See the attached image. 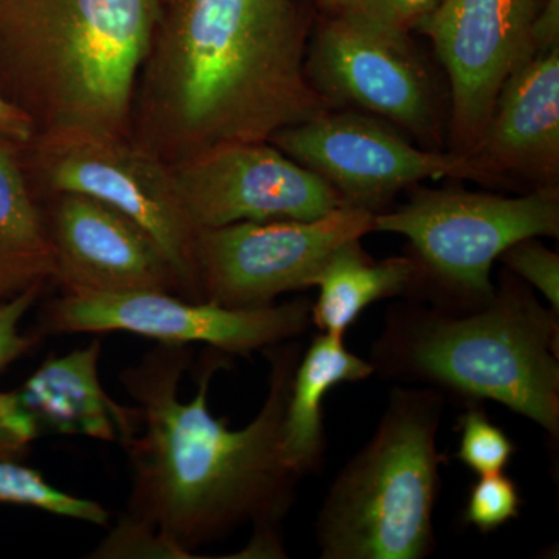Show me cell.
I'll list each match as a JSON object with an SVG mask.
<instances>
[{"label": "cell", "mask_w": 559, "mask_h": 559, "mask_svg": "<svg viewBox=\"0 0 559 559\" xmlns=\"http://www.w3.org/2000/svg\"><path fill=\"white\" fill-rule=\"evenodd\" d=\"M264 352L271 366L267 395L241 429L209 409L221 356L204 364L190 401L179 395L189 345H156L120 373L140 430L121 441L132 468L123 518L154 530L180 558L246 524L255 528L248 554L283 557L280 528L300 479L283 460V423L301 345L282 342Z\"/></svg>", "instance_id": "obj_1"}, {"label": "cell", "mask_w": 559, "mask_h": 559, "mask_svg": "<svg viewBox=\"0 0 559 559\" xmlns=\"http://www.w3.org/2000/svg\"><path fill=\"white\" fill-rule=\"evenodd\" d=\"M310 36L294 0H160L132 142L173 167L325 112L305 73Z\"/></svg>", "instance_id": "obj_2"}, {"label": "cell", "mask_w": 559, "mask_h": 559, "mask_svg": "<svg viewBox=\"0 0 559 559\" xmlns=\"http://www.w3.org/2000/svg\"><path fill=\"white\" fill-rule=\"evenodd\" d=\"M159 9L160 0H0L2 94L31 117L36 138L131 139Z\"/></svg>", "instance_id": "obj_3"}, {"label": "cell", "mask_w": 559, "mask_h": 559, "mask_svg": "<svg viewBox=\"0 0 559 559\" xmlns=\"http://www.w3.org/2000/svg\"><path fill=\"white\" fill-rule=\"evenodd\" d=\"M370 362L385 380L495 401L559 439V312L510 271L473 310L390 308Z\"/></svg>", "instance_id": "obj_4"}, {"label": "cell", "mask_w": 559, "mask_h": 559, "mask_svg": "<svg viewBox=\"0 0 559 559\" xmlns=\"http://www.w3.org/2000/svg\"><path fill=\"white\" fill-rule=\"evenodd\" d=\"M444 395L395 388L373 436L337 474L316 518L322 559H423L436 547Z\"/></svg>", "instance_id": "obj_5"}, {"label": "cell", "mask_w": 559, "mask_h": 559, "mask_svg": "<svg viewBox=\"0 0 559 559\" xmlns=\"http://www.w3.org/2000/svg\"><path fill=\"white\" fill-rule=\"evenodd\" d=\"M373 231L409 240L419 267L417 299L473 310L495 296L492 266L510 246L533 237L558 240L559 186L514 198L412 187L406 204L374 215Z\"/></svg>", "instance_id": "obj_6"}, {"label": "cell", "mask_w": 559, "mask_h": 559, "mask_svg": "<svg viewBox=\"0 0 559 559\" xmlns=\"http://www.w3.org/2000/svg\"><path fill=\"white\" fill-rule=\"evenodd\" d=\"M305 73L330 109L380 117L421 148L447 151L450 94L409 35L352 10L331 13L308 40Z\"/></svg>", "instance_id": "obj_7"}, {"label": "cell", "mask_w": 559, "mask_h": 559, "mask_svg": "<svg viewBox=\"0 0 559 559\" xmlns=\"http://www.w3.org/2000/svg\"><path fill=\"white\" fill-rule=\"evenodd\" d=\"M377 213L342 205L314 219L237 223L200 230L194 267L202 301L261 308L280 296L316 288L330 257L373 231Z\"/></svg>", "instance_id": "obj_8"}, {"label": "cell", "mask_w": 559, "mask_h": 559, "mask_svg": "<svg viewBox=\"0 0 559 559\" xmlns=\"http://www.w3.org/2000/svg\"><path fill=\"white\" fill-rule=\"evenodd\" d=\"M33 164L50 194L72 193L109 205L139 224L160 246L186 289L202 301L194 267V238L171 168L116 135H44L32 143Z\"/></svg>", "instance_id": "obj_9"}, {"label": "cell", "mask_w": 559, "mask_h": 559, "mask_svg": "<svg viewBox=\"0 0 559 559\" xmlns=\"http://www.w3.org/2000/svg\"><path fill=\"white\" fill-rule=\"evenodd\" d=\"M270 143L325 180L345 204L373 213L426 179L492 186L469 157L421 148L389 121L355 109H326L275 132Z\"/></svg>", "instance_id": "obj_10"}, {"label": "cell", "mask_w": 559, "mask_h": 559, "mask_svg": "<svg viewBox=\"0 0 559 559\" xmlns=\"http://www.w3.org/2000/svg\"><path fill=\"white\" fill-rule=\"evenodd\" d=\"M308 297L261 308H227L164 290L84 294L50 301L40 314L47 333H123L159 344H207L223 355L248 356L296 340L311 325Z\"/></svg>", "instance_id": "obj_11"}, {"label": "cell", "mask_w": 559, "mask_h": 559, "mask_svg": "<svg viewBox=\"0 0 559 559\" xmlns=\"http://www.w3.org/2000/svg\"><path fill=\"white\" fill-rule=\"evenodd\" d=\"M538 0H443L418 25L450 84L451 153L471 156L503 84L538 53Z\"/></svg>", "instance_id": "obj_12"}, {"label": "cell", "mask_w": 559, "mask_h": 559, "mask_svg": "<svg viewBox=\"0 0 559 559\" xmlns=\"http://www.w3.org/2000/svg\"><path fill=\"white\" fill-rule=\"evenodd\" d=\"M170 168L197 234L248 221L314 219L347 205L325 180L270 142L216 146Z\"/></svg>", "instance_id": "obj_13"}, {"label": "cell", "mask_w": 559, "mask_h": 559, "mask_svg": "<svg viewBox=\"0 0 559 559\" xmlns=\"http://www.w3.org/2000/svg\"><path fill=\"white\" fill-rule=\"evenodd\" d=\"M46 215L55 282L64 296L164 290L187 299L160 246L120 212L81 194H51Z\"/></svg>", "instance_id": "obj_14"}, {"label": "cell", "mask_w": 559, "mask_h": 559, "mask_svg": "<svg viewBox=\"0 0 559 559\" xmlns=\"http://www.w3.org/2000/svg\"><path fill=\"white\" fill-rule=\"evenodd\" d=\"M469 159L492 186L510 178L533 189L559 186V46L538 51L503 84Z\"/></svg>", "instance_id": "obj_15"}, {"label": "cell", "mask_w": 559, "mask_h": 559, "mask_svg": "<svg viewBox=\"0 0 559 559\" xmlns=\"http://www.w3.org/2000/svg\"><path fill=\"white\" fill-rule=\"evenodd\" d=\"M100 341L64 356H51L21 385L22 399L44 433L124 441L138 432L134 406L116 403L98 378Z\"/></svg>", "instance_id": "obj_16"}, {"label": "cell", "mask_w": 559, "mask_h": 559, "mask_svg": "<svg viewBox=\"0 0 559 559\" xmlns=\"http://www.w3.org/2000/svg\"><path fill=\"white\" fill-rule=\"evenodd\" d=\"M370 360L345 347L344 336L320 333L307 352H301L290 382L282 451L288 468L304 474L318 471L325 451L322 404L326 393L342 382L373 377Z\"/></svg>", "instance_id": "obj_17"}, {"label": "cell", "mask_w": 559, "mask_h": 559, "mask_svg": "<svg viewBox=\"0 0 559 559\" xmlns=\"http://www.w3.org/2000/svg\"><path fill=\"white\" fill-rule=\"evenodd\" d=\"M419 267L412 255L374 261L360 240L342 245L320 272L319 297L311 307V323L320 333L345 336L349 325L370 305L396 296H415Z\"/></svg>", "instance_id": "obj_18"}, {"label": "cell", "mask_w": 559, "mask_h": 559, "mask_svg": "<svg viewBox=\"0 0 559 559\" xmlns=\"http://www.w3.org/2000/svg\"><path fill=\"white\" fill-rule=\"evenodd\" d=\"M0 506L28 507L100 527L110 521L109 511L100 503L53 487L43 473L22 462L0 460Z\"/></svg>", "instance_id": "obj_19"}, {"label": "cell", "mask_w": 559, "mask_h": 559, "mask_svg": "<svg viewBox=\"0 0 559 559\" xmlns=\"http://www.w3.org/2000/svg\"><path fill=\"white\" fill-rule=\"evenodd\" d=\"M516 447L479 407L471 406L460 418L457 457L479 476L502 473L513 459Z\"/></svg>", "instance_id": "obj_20"}, {"label": "cell", "mask_w": 559, "mask_h": 559, "mask_svg": "<svg viewBox=\"0 0 559 559\" xmlns=\"http://www.w3.org/2000/svg\"><path fill=\"white\" fill-rule=\"evenodd\" d=\"M521 507L520 489L503 471L485 474L471 488L465 520L480 532L491 533L520 516Z\"/></svg>", "instance_id": "obj_21"}, {"label": "cell", "mask_w": 559, "mask_h": 559, "mask_svg": "<svg viewBox=\"0 0 559 559\" xmlns=\"http://www.w3.org/2000/svg\"><path fill=\"white\" fill-rule=\"evenodd\" d=\"M507 271L516 275L530 288H535L559 312V255L547 248L540 238H525L514 242L500 255Z\"/></svg>", "instance_id": "obj_22"}, {"label": "cell", "mask_w": 559, "mask_h": 559, "mask_svg": "<svg viewBox=\"0 0 559 559\" xmlns=\"http://www.w3.org/2000/svg\"><path fill=\"white\" fill-rule=\"evenodd\" d=\"M44 436L43 426L20 389L0 392V460L24 462L32 444Z\"/></svg>", "instance_id": "obj_23"}, {"label": "cell", "mask_w": 559, "mask_h": 559, "mask_svg": "<svg viewBox=\"0 0 559 559\" xmlns=\"http://www.w3.org/2000/svg\"><path fill=\"white\" fill-rule=\"evenodd\" d=\"M43 288L44 283H40L0 304V373L14 360L31 352L38 342L35 334L22 333L21 325L25 314L38 300Z\"/></svg>", "instance_id": "obj_24"}, {"label": "cell", "mask_w": 559, "mask_h": 559, "mask_svg": "<svg viewBox=\"0 0 559 559\" xmlns=\"http://www.w3.org/2000/svg\"><path fill=\"white\" fill-rule=\"evenodd\" d=\"M92 558H180L154 530L121 518Z\"/></svg>", "instance_id": "obj_25"}, {"label": "cell", "mask_w": 559, "mask_h": 559, "mask_svg": "<svg viewBox=\"0 0 559 559\" xmlns=\"http://www.w3.org/2000/svg\"><path fill=\"white\" fill-rule=\"evenodd\" d=\"M441 3L443 0H353L347 10L389 31L411 35Z\"/></svg>", "instance_id": "obj_26"}, {"label": "cell", "mask_w": 559, "mask_h": 559, "mask_svg": "<svg viewBox=\"0 0 559 559\" xmlns=\"http://www.w3.org/2000/svg\"><path fill=\"white\" fill-rule=\"evenodd\" d=\"M0 138L28 145L36 138L35 124L24 110L0 94Z\"/></svg>", "instance_id": "obj_27"}, {"label": "cell", "mask_w": 559, "mask_h": 559, "mask_svg": "<svg viewBox=\"0 0 559 559\" xmlns=\"http://www.w3.org/2000/svg\"><path fill=\"white\" fill-rule=\"evenodd\" d=\"M535 22V39L538 51L559 46V0H538Z\"/></svg>", "instance_id": "obj_28"}, {"label": "cell", "mask_w": 559, "mask_h": 559, "mask_svg": "<svg viewBox=\"0 0 559 559\" xmlns=\"http://www.w3.org/2000/svg\"><path fill=\"white\" fill-rule=\"evenodd\" d=\"M316 2L331 14L347 10L348 7L352 5L353 0H316Z\"/></svg>", "instance_id": "obj_29"}]
</instances>
